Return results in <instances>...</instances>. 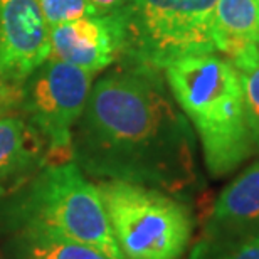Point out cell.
<instances>
[{"label": "cell", "instance_id": "9", "mask_svg": "<svg viewBox=\"0 0 259 259\" xmlns=\"http://www.w3.org/2000/svg\"><path fill=\"white\" fill-rule=\"evenodd\" d=\"M48 147L20 115L0 116V195L20 187L46 167Z\"/></svg>", "mask_w": 259, "mask_h": 259}, {"label": "cell", "instance_id": "8", "mask_svg": "<svg viewBox=\"0 0 259 259\" xmlns=\"http://www.w3.org/2000/svg\"><path fill=\"white\" fill-rule=\"evenodd\" d=\"M49 34L51 56L95 74L115 63L125 48L120 10L69 20L53 27Z\"/></svg>", "mask_w": 259, "mask_h": 259}, {"label": "cell", "instance_id": "2", "mask_svg": "<svg viewBox=\"0 0 259 259\" xmlns=\"http://www.w3.org/2000/svg\"><path fill=\"white\" fill-rule=\"evenodd\" d=\"M170 93L199 135L205 167L224 177L256 152L236 67L215 53L177 59L165 67Z\"/></svg>", "mask_w": 259, "mask_h": 259}, {"label": "cell", "instance_id": "10", "mask_svg": "<svg viewBox=\"0 0 259 259\" xmlns=\"http://www.w3.org/2000/svg\"><path fill=\"white\" fill-rule=\"evenodd\" d=\"M259 229V160L241 172L219 194L204 237L237 236Z\"/></svg>", "mask_w": 259, "mask_h": 259}, {"label": "cell", "instance_id": "16", "mask_svg": "<svg viewBox=\"0 0 259 259\" xmlns=\"http://www.w3.org/2000/svg\"><path fill=\"white\" fill-rule=\"evenodd\" d=\"M20 98H22L20 86L0 81V116L9 115L12 110L20 106Z\"/></svg>", "mask_w": 259, "mask_h": 259}, {"label": "cell", "instance_id": "14", "mask_svg": "<svg viewBox=\"0 0 259 259\" xmlns=\"http://www.w3.org/2000/svg\"><path fill=\"white\" fill-rule=\"evenodd\" d=\"M232 66L239 74L247 123H249L256 152L259 153V48L232 61Z\"/></svg>", "mask_w": 259, "mask_h": 259}, {"label": "cell", "instance_id": "3", "mask_svg": "<svg viewBox=\"0 0 259 259\" xmlns=\"http://www.w3.org/2000/svg\"><path fill=\"white\" fill-rule=\"evenodd\" d=\"M15 227L35 226L91 246L108 259H125L113 236L98 185L69 160L46 165L12 209Z\"/></svg>", "mask_w": 259, "mask_h": 259}, {"label": "cell", "instance_id": "13", "mask_svg": "<svg viewBox=\"0 0 259 259\" xmlns=\"http://www.w3.org/2000/svg\"><path fill=\"white\" fill-rule=\"evenodd\" d=\"M189 259H259V229L237 236H202Z\"/></svg>", "mask_w": 259, "mask_h": 259}, {"label": "cell", "instance_id": "15", "mask_svg": "<svg viewBox=\"0 0 259 259\" xmlns=\"http://www.w3.org/2000/svg\"><path fill=\"white\" fill-rule=\"evenodd\" d=\"M39 4L49 30L69 20L101 14L90 0H39Z\"/></svg>", "mask_w": 259, "mask_h": 259}, {"label": "cell", "instance_id": "6", "mask_svg": "<svg viewBox=\"0 0 259 259\" xmlns=\"http://www.w3.org/2000/svg\"><path fill=\"white\" fill-rule=\"evenodd\" d=\"M93 77L95 72L49 56L20 88L24 118L42 137L53 163L71 160L72 132L90 98Z\"/></svg>", "mask_w": 259, "mask_h": 259}, {"label": "cell", "instance_id": "11", "mask_svg": "<svg viewBox=\"0 0 259 259\" xmlns=\"http://www.w3.org/2000/svg\"><path fill=\"white\" fill-rule=\"evenodd\" d=\"M257 0H217L212 22L215 51L231 63L257 49Z\"/></svg>", "mask_w": 259, "mask_h": 259}, {"label": "cell", "instance_id": "4", "mask_svg": "<svg viewBox=\"0 0 259 259\" xmlns=\"http://www.w3.org/2000/svg\"><path fill=\"white\" fill-rule=\"evenodd\" d=\"M125 259H182L194 234L192 212L172 194L123 180L98 184Z\"/></svg>", "mask_w": 259, "mask_h": 259}, {"label": "cell", "instance_id": "5", "mask_svg": "<svg viewBox=\"0 0 259 259\" xmlns=\"http://www.w3.org/2000/svg\"><path fill=\"white\" fill-rule=\"evenodd\" d=\"M217 0H130L121 9L130 64L162 71L187 56L215 53Z\"/></svg>", "mask_w": 259, "mask_h": 259}, {"label": "cell", "instance_id": "17", "mask_svg": "<svg viewBox=\"0 0 259 259\" xmlns=\"http://www.w3.org/2000/svg\"><path fill=\"white\" fill-rule=\"evenodd\" d=\"M101 14H113L125 9L130 0H90Z\"/></svg>", "mask_w": 259, "mask_h": 259}, {"label": "cell", "instance_id": "12", "mask_svg": "<svg viewBox=\"0 0 259 259\" xmlns=\"http://www.w3.org/2000/svg\"><path fill=\"white\" fill-rule=\"evenodd\" d=\"M5 247L9 259H108L95 247L35 226L15 227Z\"/></svg>", "mask_w": 259, "mask_h": 259}, {"label": "cell", "instance_id": "18", "mask_svg": "<svg viewBox=\"0 0 259 259\" xmlns=\"http://www.w3.org/2000/svg\"><path fill=\"white\" fill-rule=\"evenodd\" d=\"M257 48H259V30H257Z\"/></svg>", "mask_w": 259, "mask_h": 259}, {"label": "cell", "instance_id": "19", "mask_svg": "<svg viewBox=\"0 0 259 259\" xmlns=\"http://www.w3.org/2000/svg\"><path fill=\"white\" fill-rule=\"evenodd\" d=\"M257 2H259V0H257Z\"/></svg>", "mask_w": 259, "mask_h": 259}, {"label": "cell", "instance_id": "1", "mask_svg": "<svg viewBox=\"0 0 259 259\" xmlns=\"http://www.w3.org/2000/svg\"><path fill=\"white\" fill-rule=\"evenodd\" d=\"M71 160L100 180L182 195L199 184L195 137L157 69L130 64L91 88L72 132Z\"/></svg>", "mask_w": 259, "mask_h": 259}, {"label": "cell", "instance_id": "7", "mask_svg": "<svg viewBox=\"0 0 259 259\" xmlns=\"http://www.w3.org/2000/svg\"><path fill=\"white\" fill-rule=\"evenodd\" d=\"M51 56L39 0H0V81L20 86Z\"/></svg>", "mask_w": 259, "mask_h": 259}]
</instances>
